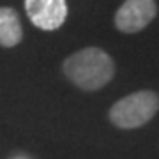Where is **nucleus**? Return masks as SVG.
<instances>
[{"mask_svg":"<svg viewBox=\"0 0 159 159\" xmlns=\"http://www.w3.org/2000/svg\"><path fill=\"white\" fill-rule=\"evenodd\" d=\"M23 39L20 16L12 7H0V46L12 48Z\"/></svg>","mask_w":159,"mask_h":159,"instance_id":"39448f33","label":"nucleus"},{"mask_svg":"<svg viewBox=\"0 0 159 159\" xmlns=\"http://www.w3.org/2000/svg\"><path fill=\"white\" fill-rule=\"evenodd\" d=\"M66 78L85 92H96L106 87L115 76V62L101 48L89 46L69 55L64 60Z\"/></svg>","mask_w":159,"mask_h":159,"instance_id":"f257e3e1","label":"nucleus"},{"mask_svg":"<svg viewBox=\"0 0 159 159\" xmlns=\"http://www.w3.org/2000/svg\"><path fill=\"white\" fill-rule=\"evenodd\" d=\"M159 111V96L154 90H136L110 108V122L120 129H136L148 124Z\"/></svg>","mask_w":159,"mask_h":159,"instance_id":"f03ea898","label":"nucleus"},{"mask_svg":"<svg viewBox=\"0 0 159 159\" xmlns=\"http://www.w3.org/2000/svg\"><path fill=\"white\" fill-rule=\"evenodd\" d=\"M156 14V0H125L115 12V27L124 34H136L152 21Z\"/></svg>","mask_w":159,"mask_h":159,"instance_id":"7ed1b4c3","label":"nucleus"},{"mask_svg":"<svg viewBox=\"0 0 159 159\" xmlns=\"http://www.w3.org/2000/svg\"><path fill=\"white\" fill-rule=\"evenodd\" d=\"M29 20L41 30L60 29L67 18L66 0H25Z\"/></svg>","mask_w":159,"mask_h":159,"instance_id":"20e7f679","label":"nucleus"}]
</instances>
